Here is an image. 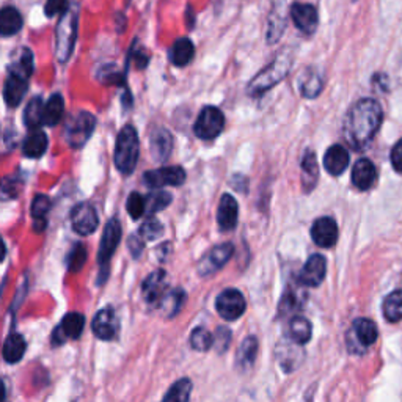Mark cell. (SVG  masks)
Segmentation results:
<instances>
[{"instance_id": "cell-48", "label": "cell", "mask_w": 402, "mask_h": 402, "mask_svg": "<svg viewBox=\"0 0 402 402\" xmlns=\"http://www.w3.org/2000/svg\"><path fill=\"white\" fill-rule=\"evenodd\" d=\"M143 237H141L138 234V239H137V236H131V239H129V247H131V251H132V255L134 258H137L141 255V250H143Z\"/></svg>"}, {"instance_id": "cell-40", "label": "cell", "mask_w": 402, "mask_h": 402, "mask_svg": "<svg viewBox=\"0 0 402 402\" xmlns=\"http://www.w3.org/2000/svg\"><path fill=\"white\" fill-rule=\"evenodd\" d=\"M184 293L181 289H176V291H171L168 294H165L162 297L161 303V308L167 313L168 316H175L178 315V311H180L181 305L184 302Z\"/></svg>"}, {"instance_id": "cell-16", "label": "cell", "mask_w": 402, "mask_h": 402, "mask_svg": "<svg viewBox=\"0 0 402 402\" xmlns=\"http://www.w3.org/2000/svg\"><path fill=\"white\" fill-rule=\"evenodd\" d=\"M327 273V261L322 255H313L305 263L303 269L300 272L299 281L300 285L307 288H316L321 285Z\"/></svg>"}, {"instance_id": "cell-35", "label": "cell", "mask_w": 402, "mask_h": 402, "mask_svg": "<svg viewBox=\"0 0 402 402\" xmlns=\"http://www.w3.org/2000/svg\"><path fill=\"white\" fill-rule=\"evenodd\" d=\"M322 92V77L316 71L308 70L300 77V93L305 98H316Z\"/></svg>"}, {"instance_id": "cell-9", "label": "cell", "mask_w": 402, "mask_h": 402, "mask_svg": "<svg viewBox=\"0 0 402 402\" xmlns=\"http://www.w3.org/2000/svg\"><path fill=\"white\" fill-rule=\"evenodd\" d=\"M72 229L80 236L93 234L99 225L98 212L90 203H79L71 211Z\"/></svg>"}, {"instance_id": "cell-7", "label": "cell", "mask_w": 402, "mask_h": 402, "mask_svg": "<svg viewBox=\"0 0 402 402\" xmlns=\"http://www.w3.org/2000/svg\"><path fill=\"white\" fill-rule=\"evenodd\" d=\"M223 128H225V116H223L222 110L207 106L200 112L193 131L201 140H214L220 136Z\"/></svg>"}, {"instance_id": "cell-39", "label": "cell", "mask_w": 402, "mask_h": 402, "mask_svg": "<svg viewBox=\"0 0 402 402\" xmlns=\"http://www.w3.org/2000/svg\"><path fill=\"white\" fill-rule=\"evenodd\" d=\"M171 193L162 189L153 190L150 195L146 197V211H150L151 214H156L158 211L165 210V207L171 203Z\"/></svg>"}, {"instance_id": "cell-32", "label": "cell", "mask_w": 402, "mask_h": 402, "mask_svg": "<svg viewBox=\"0 0 402 402\" xmlns=\"http://www.w3.org/2000/svg\"><path fill=\"white\" fill-rule=\"evenodd\" d=\"M256 355H258V341L255 337H247L241 344L239 352H237V366H239L242 371L250 369L256 360Z\"/></svg>"}, {"instance_id": "cell-1", "label": "cell", "mask_w": 402, "mask_h": 402, "mask_svg": "<svg viewBox=\"0 0 402 402\" xmlns=\"http://www.w3.org/2000/svg\"><path fill=\"white\" fill-rule=\"evenodd\" d=\"M384 121V110L376 99L364 98L349 109L342 124V136L355 151L366 148Z\"/></svg>"}, {"instance_id": "cell-18", "label": "cell", "mask_w": 402, "mask_h": 402, "mask_svg": "<svg viewBox=\"0 0 402 402\" xmlns=\"http://www.w3.org/2000/svg\"><path fill=\"white\" fill-rule=\"evenodd\" d=\"M165 289H167V272L163 269H159L148 275V278L143 281V286H141V294H143V299L146 303L154 305L162 300V297L165 295Z\"/></svg>"}, {"instance_id": "cell-3", "label": "cell", "mask_w": 402, "mask_h": 402, "mask_svg": "<svg viewBox=\"0 0 402 402\" xmlns=\"http://www.w3.org/2000/svg\"><path fill=\"white\" fill-rule=\"evenodd\" d=\"M96 128V118L90 112H79L68 118V121L65 123V131L63 137L68 141V145L72 150H80L84 146L88 138L92 137V134Z\"/></svg>"}, {"instance_id": "cell-21", "label": "cell", "mask_w": 402, "mask_h": 402, "mask_svg": "<svg viewBox=\"0 0 402 402\" xmlns=\"http://www.w3.org/2000/svg\"><path fill=\"white\" fill-rule=\"evenodd\" d=\"M150 148L156 161L165 162L170 158L171 150H173V137L167 129H154L150 134Z\"/></svg>"}, {"instance_id": "cell-15", "label": "cell", "mask_w": 402, "mask_h": 402, "mask_svg": "<svg viewBox=\"0 0 402 402\" xmlns=\"http://www.w3.org/2000/svg\"><path fill=\"white\" fill-rule=\"evenodd\" d=\"M92 330L94 333V337L102 341L114 339L118 330V319L114 308L107 307L96 313V316L93 317L92 322Z\"/></svg>"}, {"instance_id": "cell-5", "label": "cell", "mask_w": 402, "mask_h": 402, "mask_svg": "<svg viewBox=\"0 0 402 402\" xmlns=\"http://www.w3.org/2000/svg\"><path fill=\"white\" fill-rule=\"evenodd\" d=\"M77 36V11L66 10L57 26V58L60 63H66L71 57Z\"/></svg>"}, {"instance_id": "cell-33", "label": "cell", "mask_w": 402, "mask_h": 402, "mask_svg": "<svg viewBox=\"0 0 402 402\" xmlns=\"http://www.w3.org/2000/svg\"><path fill=\"white\" fill-rule=\"evenodd\" d=\"M65 112V101L60 93L50 96L46 107H44V126H57L62 121Z\"/></svg>"}, {"instance_id": "cell-42", "label": "cell", "mask_w": 402, "mask_h": 402, "mask_svg": "<svg viewBox=\"0 0 402 402\" xmlns=\"http://www.w3.org/2000/svg\"><path fill=\"white\" fill-rule=\"evenodd\" d=\"M126 207H128V212L134 220L140 219L146 212V197L140 195L138 192H132L128 198V203H126Z\"/></svg>"}, {"instance_id": "cell-36", "label": "cell", "mask_w": 402, "mask_h": 402, "mask_svg": "<svg viewBox=\"0 0 402 402\" xmlns=\"http://www.w3.org/2000/svg\"><path fill=\"white\" fill-rule=\"evenodd\" d=\"M307 288V286H302ZM302 288H289L286 294L283 295L281 303H280V315H286V313H294L299 310L303 300H305V291Z\"/></svg>"}, {"instance_id": "cell-6", "label": "cell", "mask_w": 402, "mask_h": 402, "mask_svg": "<svg viewBox=\"0 0 402 402\" xmlns=\"http://www.w3.org/2000/svg\"><path fill=\"white\" fill-rule=\"evenodd\" d=\"M121 241V225L116 219H110L102 232V239L99 245V255H98V264L101 269V275L104 278L107 277L109 263L118 245Z\"/></svg>"}, {"instance_id": "cell-10", "label": "cell", "mask_w": 402, "mask_h": 402, "mask_svg": "<svg viewBox=\"0 0 402 402\" xmlns=\"http://www.w3.org/2000/svg\"><path fill=\"white\" fill-rule=\"evenodd\" d=\"M143 181L150 189H163L167 185H183L185 181V171L181 167H162L146 171Z\"/></svg>"}, {"instance_id": "cell-47", "label": "cell", "mask_w": 402, "mask_h": 402, "mask_svg": "<svg viewBox=\"0 0 402 402\" xmlns=\"http://www.w3.org/2000/svg\"><path fill=\"white\" fill-rule=\"evenodd\" d=\"M390 161L393 168L398 171V173L402 175V138L398 141L396 145L393 146L391 154H390Z\"/></svg>"}, {"instance_id": "cell-17", "label": "cell", "mask_w": 402, "mask_h": 402, "mask_svg": "<svg viewBox=\"0 0 402 402\" xmlns=\"http://www.w3.org/2000/svg\"><path fill=\"white\" fill-rule=\"evenodd\" d=\"M291 18L294 21L295 27L305 35H311L316 32L317 28V10L310 4H295L291 9Z\"/></svg>"}, {"instance_id": "cell-38", "label": "cell", "mask_w": 402, "mask_h": 402, "mask_svg": "<svg viewBox=\"0 0 402 402\" xmlns=\"http://www.w3.org/2000/svg\"><path fill=\"white\" fill-rule=\"evenodd\" d=\"M190 346L200 352H206L214 346V337L205 327H197L190 333Z\"/></svg>"}, {"instance_id": "cell-4", "label": "cell", "mask_w": 402, "mask_h": 402, "mask_svg": "<svg viewBox=\"0 0 402 402\" xmlns=\"http://www.w3.org/2000/svg\"><path fill=\"white\" fill-rule=\"evenodd\" d=\"M289 68H291V58L289 57H278L263 70L258 76L249 84V93L253 96H259L266 92H269L273 85L285 79Z\"/></svg>"}, {"instance_id": "cell-44", "label": "cell", "mask_w": 402, "mask_h": 402, "mask_svg": "<svg viewBox=\"0 0 402 402\" xmlns=\"http://www.w3.org/2000/svg\"><path fill=\"white\" fill-rule=\"evenodd\" d=\"M50 210V200L46 195H36L32 201V217L35 220H44Z\"/></svg>"}, {"instance_id": "cell-24", "label": "cell", "mask_w": 402, "mask_h": 402, "mask_svg": "<svg viewBox=\"0 0 402 402\" xmlns=\"http://www.w3.org/2000/svg\"><path fill=\"white\" fill-rule=\"evenodd\" d=\"M277 359L285 371H294L299 366L300 360L303 359L300 354V344L289 338V341L281 342L277 347Z\"/></svg>"}, {"instance_id": "cell-22", "label": "cell", "mask_w": 402, "mask_h": 402, "mask_svg": "<svg viewBox=\"0 0 402 402\" xmlns=\"http://www.w3.org/2000/svg\"><path fill=\"white\" fill-rule=\"evenodd\" d=\"M349 167V151L344 146L333 145L324 156V168L332 176H339Z\"/></svg>"}, {"instance_id": "cell-8", "label": "cell", "mask_w": 402, "mask_h": 402, "mask_svg": "<svg viewBox=\"0 0 402 402\" xmlns=\"http://www.w3.org/2000/svg\"><path fill=\"white\" fill-rule=\"evenodd\" d=\"M245 308H247V303H245L242 293L233 288L222 291L215 299V310H217L220 317L227 319V321L239 319L244 315Z\"/></svg>"}, {"instance_id": "cell-2", "label": "cell", "mask_w": 402, "mask_h": 402, "mask_svg": "<svg viewBox=\"0 0 402 402\" xmlns=\"http://www.w3.org/2000/svg\"><path fill=\"white\" fill-rule=\"evenodd\" d=\"M140 156V141L138 134L134 126H124L116 137L114 162L118 171L123 175H131L136 170L137 161Z\"/></svg>"}, {"instance_id": "cell-23", "label": "cell", "mask_w": 402, "mask_h": 402, "mask_svg": "<svg viewBox=\"0 0 402 402\" xmlns=\"http://www.w3.org/2000/svg\"><path fill=\"white\" fill-rule=\"evenodd\" d=\"M351 335L357 341V344L364 349V347H369L374 344V342L377 341L379 332H377L376 324L372 322L371 319L359 317V319H355L352 324Z\"/></svg>"}, {"instance_id": "cell-12", "label": "cell", "mask_w": 402, "mask_h": 402, "mask_svg": "<svg viewBox=\"0 0 402 402\" xmlns=\"http://www.w3.org/2000/svg\"><path fill=\"white\" fill-rule=\"evenodd\" d=\"M311 237L317 247L332 249L338 241V225L332 217L315 220L311 227Z\"/></svg>"}, {"instance_id": "cell-19", "label": "cell", "mask_w": 402, "mask_h": 402, "mask_svg": "<svg viewBox=\"0 0 402 402\" xmlns=\"http://www.w3.org/2000/svg\"><path fill=\"white\" fill-rule=\"evenodd\" d=\"M377 180V170L376 165L369 159L363 158L355 162L352 168V184L357 189L364 192L369 190L374 185Z\"/></svg>"}, {"instance_id": "cell-14", "label": "cell", "mask_w": 402, "mask_h": 402, "mask_svg": "<svg viewBox=\"0 0 402 402\" xmlns=\"http://www.w3.org/2000/svg\"><path fill=\"white\" fill-rule=\"evenodd\" d=\"M85 327V317L80 313H70L63 317V321L60 325L57 327L54 335H52V339H54V344H62L66 341V338L77 339L82 332H84Z\"/></svg>"}, {"instance_id": "cell-46", "label": "cell", "mask_w": 402, "mask_h": 402, "mask_svg": "<svg viewBox=\"0 0 402 402\" xmlns=\"http://www.w3.org/2000/svg\"><path fill=\"white\" fill-rule=\"evenodd\" d=\"M66 10H68V0H48L46 6H44V13L49 18L65 13Z\"/></svg>"}, {"instance_id": "cell-34", "label": "cell", "mask_w": 402, "mask_h": 402, "mask_svg": "<svg viewBox=\"0 0 402 402\" xmlns=\"http://www.w3.org/2000/svg\"><path fill=\"white\" fill-rule=\"evenodd\" d=\"M44 104L41 98H33L27 104L24 112V123L31 129H38L40 126L44 124Z\"/></svg>"}, {"instance_id": "cell-30", "label": "cell", "mask_w": 402, "mask_h": 402, "mask_svg": "<svg viewBox=\"0 0 402 402\" xmlns=\"http://www.w3.org/2000/svg\"><path fill=\"white\" fill-rule=\"evenodd\" d=\"M302 184L307 192H310L313 188H315L317 183V176H319V167H317V159L316 154L313 151H307L302 159Z\"/></svg>"}, {"instance_id": "cell-41", "label": "cell", "mask_w": 402, "mask_h": 402, "mask_svg": "<svg viewBox=\"0 0 402 402\" xmlns=\"http://www.w3.org/2000/svg\"><path fill=\"white\" fill-rule=\"evenodd\" d=\"M138 234L143 237L145 241H156L159 239V237H162L163 225L156 217H150L141 223Z\"/></svg>"}, {"instance_id": "cell-37", "label": "cell", "mask_w": 402, "mask_h": 402, "mask_svg": "<svg viewBox=\"0 0 402 402\" xmlns=\"http://www.w3.org/2000/svg\"><path fill=\"white\" fill-rule=\"evenodd\" d=\"M190 394H192V382L189 381V379H181V381H178L176 384L170 386V390L167 391L165 396H163V401L165 402H170V401L185 402L190 399Z\"/></svg>"}, {"instance_id": "cell-25", "label": "cell", "mask_w": 402, "mask_h": 402, "mask_svg": "<svg viewBox=\"0 0 402 402\" xmlns=\"http://www.w3.org/2000/svg\"><path fill=\"white\" fill-rule=\"evenodd\" d=\"M48 150V136L40 129H32L28 134L24 146H22V153L28 159H38L46 153Z\"/></svg>"}, {"instance_id": "cell-45", "label": "cell", "mask_w": 402, "mask_h": 402, "mask_svg": "<svg viewBox=\"0 0 402 402\" xmlns=\"http://www.w3.org/2000/svg\"><path fill=\"white\" fill-rule=\"evenodd\" d=\"M229 341H232V332L227 327H219L217 332L214 335V349L219 354H223L229 347Z\"/></svg>"}, {"instance_id": "cell-29", "label": "cell", "mask_w": 402, "mask_h": 402, "mask_svg": "<svg viewBox=\"0 0 402 402\" xmlns=\"http://www.w3.org/2000/svg\"><path fill=\"white\" fill-rule=\"evenodd\" d=\"M22 28V16L14 6H4L0 13V32L4 36L18 33Z\"/></svg>"}, {"instance_id": "cell-27", "label": "cell", "mask_w": 402, "mask_h": 402, "mask_svg": "<svg viewBox=\"0 0 402 402\" xmlns=\"http://www.w3.org/2000/svg\"><path fill=\"white\" fill-rule=\"evenodd\" d=\"M195 55V48L189 38H180L173 43L170 50V60L176 66H185L192 62Z\"/></svg>"}, {"instance_id": "cell-43", "label": "cell", "mask_w": 402, "mask_h": 402, "mask_svg": "<svg viewBox=\"0 0 402 402\" xmlns=\"http://www.w3.org/2000/svg\"><path fill=\"white\" fill-rule=\"evenodd\" d=\"M87 261V250L82 244H77L76 247L72 249V251L70 253L68 256V267L71 272H77L84 267Z\"/></svg>"}, {"instance_id": "cell-13", "label": "cell", "mask_w": 402, "mask_h": 402, "mask_svg": "<svg viewBox=\"0 0 402 402\" xmlns=\"http://www.w3.org/2000/svg\"><path fill=\"white\" fill-rule=\"evenodd\" d=\"M234 253V247L233 244H220L217 247H214L210 255L203 258V261L200 263L198 272L201 275H211L214 272H217L219 269H222L229 259H232Z\"/></svg>"}, {"instance_id": "cell-31", "label": "cell", "mask_w": 402, "mask_h": 402, "mask_svg": "<svg viewBox=\"0 0 402 402\" xmlns=\"http://www.w3.org/2000/svg\"><path fill=\"white\" fill-rule=\"evenodd\" d=\"M382 311H384L385 319L389 322L396 324L402 321V291L401 289H396V291H393L385 297Z\"/></svg>"}, {"instance_id": "cell-11", "label": "cell", "mask_w": 402, "mask_h": 402, "mask_svg": "<svg viewBox=\"0 0 402 402\" xmlns=\"http://www.w3.org/2000/svg\"><path fill=\"white\" fill-rule=\"evenodd\" d=\"M27 82H28L27 74L11 68L9 77L5 80V88H4V99L6 102V106L10 107L19 106L21 101L24 99V96L27 93Z\"/></svg>"}, {"instance_id": "cell-20", "label": "cell", "mask_w": 402, "mask_h": 402, "mask_svg": "<svg viewBox=\"0 0 402 402\" xmlns=\"http://www.w3.org/2000/svg\"><path fill=\"white\" fill-rule=\"evenodd\" d=\"M237 219H239V206H237V201L234 197L225 195L222 197L219 211H217V222L222 232H232L234 227L237 225Z\"/></svg>"}, {"instance_id": "cell-28", "label": "cell", "mask_w": 402, "mask_h": 402, "mask_svg": "<svg viewBox=\"0 0 402 402\" xmlns=\"http://www.w3.org/2000/svg\"><path fill=\"white\" fill-rule=\"evenodd\" d=\"M313 335V327L311 322L307 317L303 316H294L291 321H289V338L295 341L297 344H307L311 339Z\"/></svg>"}, {"instance_id": "cell-26", "label": "cell", "mask_w": 402, "mask_h": 402, "mask_svg": "<svg viewBox=\"0 0 402 402\" xmlns=\"http://www.w3.org/2000/svg\"><path fill=\"white\" fill-rule=\"evenodd\" d=\"M26 339L19 333H11L9 338L5 339L4 344V360L6 363H18L22 360V357L26 354Z\"/></svg>"}]
</instances>
